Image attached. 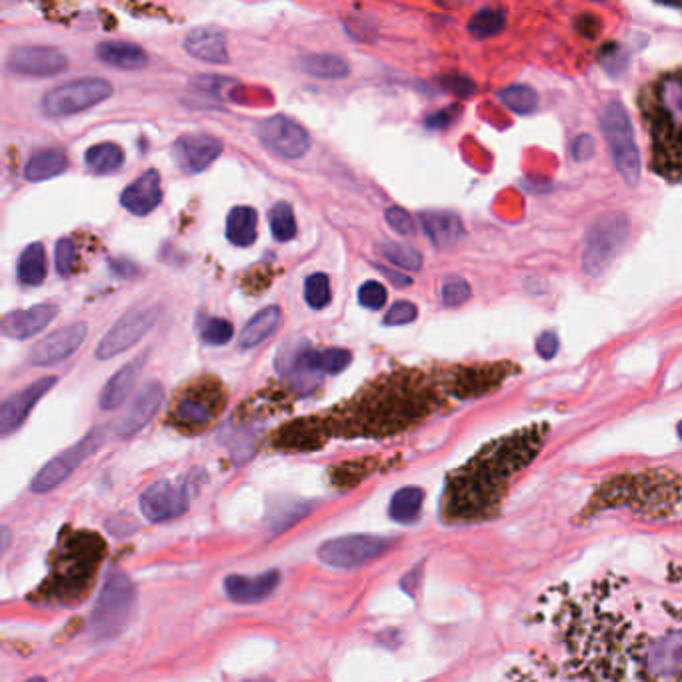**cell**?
Here are the masks:
<instances>
[{
  "label": "cell",
  "instance_id": "ee69618b",
  "mask_svg": "<svg viewBox=\"0 0 682 682\" xmlns=\"http://www.w3.org/2000/svg\"><path fill=\"white\" fill-rule=\"evenodd\" d=\"M386 296V288L376 280H368L358 288V302L370 310H380L386 302Z\"/></svg>",
  "mask_w": 682,
  "mask_h": 682
},
{
  "label": "cell",
  "instance_id": "9a60e30c",
  "mask_svg": "<svg viewBox=\"0 0 682 682\" xmlns=\"http://www.w3.org/2000/svg\"><path fill=\"white\" fill-rule=\"evenodd\" d=\"M258 138L268 150L288 160L304 156L310 148L308 130L296 120L282 114L270 116L264 122H260Z\"/></svg>",
  "mask_w": 682,
  "mask_h": 682
},
{
  "label": "cell",
  "instance_id": "9c48e42d",
  "mask_svg": "<svg viewBox=\"0 0 682 682\" xmlns=\"http://www.w3.org/2000/svg\"><path fill=\"white\" fill-rule=\"evenodd\" d=\"M628 236V222L622 214H606L598 218L586 234L582 264L588 274H600L620 252Z\"/></svg>",
  "mask_w": 682,
  "mask_h": 682
},
{
  "label": "cell",
  "instance_id": "4dcf8cb0",
  "mask_svg": "<svg viewBox=\"0 0 682 682\" xmlns=\"http://www.w3.org/2000/svg\"><path fill=\"white\" fill-rule=\"evenodd\" d=\"M258 214L252 206H234L226 218V238L234 246H250L256 240Z\"/></svg>",
  "mask_w": 682,
  "mask_h": 682
},
{
  "label": "cell",
  "instance_id": "f907efd6",
  "mask_svg": "<svg viewBox=\"0 0 682 682\" xmlns=\"http://www.w3.org/2000/svg\"><path fill=\"white\" fill-rule=\"evenodd\" d=\"M592 152H594V140H592L588 134L578 136L576 142H574V146H572L574 158H576V160H586V158L592 156Z\"/></svg>",
  "mask_w": 682,
  "mask_h": 682
},
{
  "label": "cell",
  "instance_id": "816d5d0a",
  "mask_svg": "<svg viewBox=\"0 0 682 682\" xmlns=\"http://www.w3.org/2000/svg\"><path fill=\"white\" fill-rule=\"evenodd\" d=\"M598 26H600V22H598L592 14H582L580 20H578V30H580L586 38H594Z\"/></svg>",
  "mask_w": 682,
  "mask_h": 682
},
{
  "label": "cell",
  "instance_id": "4316f807",
  "mask_svg": "<svg viewBox=\"0 0 682 682\" xmlns=\"http://www.w3.org/2000/svg\"><path fill=\"white\" fill-rule=\"evenodd\" d=\"M142 364H144V356H136L108 378L98 398V404L102 410H114L126 400L128 392L132 390V386L136 384L140 376Z\"/></svg>",
  "mask_w": 682,
  "mask_h": 682
},
{
  "label": "cell",
  "instance_id": "ab89813d",
  "mask_svg": "<svg viewBox=\"0 0 682 682\" xmlns=\"http://www.w3.org/2000/svg\"><path fill=\"white\" fill-rule=\"evenodd\" d=\"M304 298L306 304L314 310H320L328 306L332 292H330V280L322 272H314L304 280Z\"/></svg>",
  "mask_w": 682,
  "mask_h": 682
},
{
  "label": "cell",
  "instance_id": "f5cc1de1",
  "mask_svg": "<svg viewBox=\"0 0 682 682\" xmlns=\"http://www.w3.org/2000/svg\"><path fill=\"white\" fill-rule=\"evenodd\" d=\"M450 122H452V112H448V110L434 112L432 116L426 118V126L428 128H446Z\"/></svg>",
  "mask_w": 682,
  "mask_h": 682
},
{
  "label": "cell",
  "instance_id": "30bf717a",
  "mask_svg": "<svg viewBox=\"0 0 682 682\" xmlns=\"http://www.w3.org/2000/svg\"><path fill=\"white\" fill-rule=\"evenodd\" d=\"M112 94V84L104 78H80L60 84L44 94L42 110L50 116H68L82 112Z\"/></svg>",
  "mask_w": 682,
  "mask_h": 682
},
{
  "label": "cell",
  "instance_id": "44dd1931",
  "mask_svg": "<svg viewBox=\"0 0 682 682\" xmlns=\"http://www.w3.org/2000/svg\"><path fill=\"white\" fill-rule=\"evenodd\" d=\"M164 400V388L160 382L156 380H150L146 382L138 392L136 396L132 398L128 410L124 412V416L120 418L118 422V436L120 438H130L134 436L136 432H140L158 412L160 404Z\"/></svg>",
  "mask_w": 682,
  "mask_h": 682
},
{
  "label": "cell",
  "instance_id": "680465c9",
  "mask_svg": "<svg viewBox=\"0 0 682 682\" xmlns=\"http://www.w3.org/2000/svg\"><path fill=\"white\" fill-rule=\"evenodd\" d=\"M678 436H680V438H682V422H680V424H678Z\"/></svg>",
  "mask_w": 682,
  "mask_h": 682
},
{
  "label": "cell",
  "instance_id": "5bb4252c",
  "mask_svg": "<svg viewBox=\"0 0 682 682\" xmlns=\"http://www.w3.org/2000/svg\"><path fill=\"white\" fill-rule=\"evenodd\" d=\"M516 370L518 368L508 362L458 366L448 374L446 388H448V394L454 398H460V400L474 398L500 386Z\"/></svg>",
  "mask_w": 682,
  "mask_h": 682
},
{
  "label": "cell",
  "instance_id": "6da1fadb",
  "mask_svg": "<svg viewBox=\"0 0 682 682\" xmlns=\"http://www.w3.org/2000/svg\"><path fill=\"white\" fill-rule=\"evenodd\" d=\"M546 434L548 424L536 422L484 444L446 478L442 518L446 522L490 518L506 494L510 480L536 458Z\"/></svg>",
  "mask_w": 682,
  "mask_h": 682
},
{
  "label": "cell",
  "instance_id": "f6af8a7d",
  "mask_svg": "<svg viewBox=\"0 0 682 682\" xmlns=\"http://www.w3.org/2000/svg\"><path fill=\"white\" fill-rule=\"evenodd\" d=\"M54 260H56V270L60 276H70L74 270V260H76V246L70 238H60L56 242L54 250Z\"/></svg>",
  "mask_w": 682,
  "mask_h": 682
},
{
  "label": "cell",
  "instance_id": "8d00e7d4",
  "mask_svg": "<svg viewBox=\"0 0 682 682\" xmlns=\"http://www.w3.org/2000/svg\"><path fill=\"white\" fill-rule=\"evenodd\" d=\"M498 100L516 114H530L538 106V96L530 86L514 84L498 92Z\"/></svg>",
  "mask_w": 682,
  "mask_h": 682
},
{
  "label": "cell",
  "instance_id": "836d02e7",
  "mask_svg": "<svg viewBox=\"0 0 682 682\" xmlns=\"http://www.w3.org/2000/svg\"><path fill=\"white\" fill-rule=\"evenodd\" d=\"M86 168L94 174H108L124 164V150L114 142H100L86 150Z\"/></svg>",
  "mask_w": 682,
  "mask_h": 682
},
{
  "label": "cell",
  "instance_id": "e575fe53",
  "mask_svg": "<svg viewBox=\"0 0 682 682\" xmlns=\"http://www.w3.org/2000/svg\"><path fill=\"white\" fill-rule=\"evenodd\" d=\"M300 66L304 72L318 78L338 80L348 74L346 60L336 54H306L300 58Z\"/></svg>",
  "mask_w": 682,
  "mask_h": 682
},
{
  "label": "cell",
  "instance_id": "8fae6325",
  "mask_svg": "<svg viewBox=\"0 0 682 682\" xmlns=\"http://www.w3.org/2000/svg\"><path fill=\"white\" fill-rule=\"evenodd\" d=\"M104 442V428H92L78 442L56 454L46 462L30 482L32 492H48L62 484L90 454H94Z\"/></svg>",
  "mask_w": 682,
  "mask_h": 682
},
{
  "label": "cell",
  "instance_id": "83f0119b",
  "mask_svg": "<svg viewBox=\"0 0 682 682\" xmlns=\"http://www.w3.org/2000/svg\"><path fill=\"white\" fill-rule=\"evenodd\" d=\"M96 56L114 68H124V70H138V68H144L148 62L146 52L138 44L124 42V40L100 42L96 46Z\"/></svg>",
  "mask_w": 682,
  "mask_h": 682
},
{
  "label": "cell",
  "instance_id": "4fadbf2b",
  "mask_svg": "<svg viewBox=\"0 0 682 682\" xmlns=\"http://www.w3.org/2000/svg\"><path fill=\"white\" fill-rule=\"evenodd\" d=\"M392 542L374 534H348L326 540L318 548V558L336 568H356L380 556Z\"/></svg>",
  "mask_w": 682,
  "mask_h": 682
},
{
  "label": "cell",
  "instance_id": "7dc6e473",
  "mask_svg": "<svg viewBox=\"0 0 682 682\" xmlns=\"http://www.w3.org/2000/svg\"><path fill=\"white\" fill-rule=\"evenodd\" d=\"M384 218H386V222L390 224V228L396 230L398 234L408 236V234L414 232V220H412V216H410L404 208H400V206H390V208H386Z\"/></svg>",
  "mask_w": 682,
  "mask_h": 682
},
{
  "label": "cell",
  "instance_id": "cb8c5ba5",
  "mask_svg": "<svg viewBox=\"0 0 682 682\" xmlns=\"http://www.w3.org/2000/svg\"><path fill=\"white\" fill-rule=\"evenodd\" d=\"M58 314L56 304H36L24 310H14L2 318V334L16 340H26L42 332Z\"/></svg>",
  "mask_w": 682,
  "mask_h": 682
},
{
  "label": "cell",
  "instance_id": "7bdbcfd3",
  "mask_svg": "<svg viewBox=\"0 0 682 682\" xmlns=\"http://www.w3.org/2000/svg\"><path fill=\"white\" fill-rule=\"evenodd\" d=\"M304 504H306V502H300V500H296V502H284L282 512H278V514L272 516V520H270V530H272L274 534L286 530L292 522H296L302 514L308 512V506H304Z\"/></svg>",
  "mask_w": 682,
  "mask_h": 682
},
{
  "label": "cell",
  "instance_id": "11a10c76",
  "mask_svg": "<svg viewBox=\"0 0 682 682\" xmlns=\"http://www.w3.org/2000/svg\"><path fill=\"white\" fill-rule=\"evenodd\" d=\"M242 682H272L270 678H250V680H242Z\"/></svg>",
  "mask_w": 682,
  "mask_h": 682
},
{
  "label": "cell",
  "instance_id": "7402d4cb",
  "mask_svg": "<svg viewBox=\"0 0 682 682\" xmlns=\"http://www.w3.org/2000/svg\"><path fill=\"white\" fill-rule=\"evenodd\" d=\"M160 200H162V180H160L158 170L154 168L142 172L120 194V204L134 216L150 214L160 204Z\"/></svg>",
  "mask_w": 682,
  "mask_h": 682
},
{
  "label": "cell",
  "instance_id": "74e56055",
  "mask_svg": "<svg viewBox=\"0 0 682 682\" xmlns=\"http://www.w3.org/2000/svg\"><path fill=\"white\" fill-rule=\"evenodd\" d=\"M378 252L388 262H392V264H396V266H400L404 270L416 272L422 266V256L414 248H410L406 244H400V242H390V240L382 242V244H378Z\"/></svg>",
  "mask_w": 682,
  "mask_h": 682
},
{
  "label": "cell",
  "instance_id": "52a82bcc",
  "mask_svg": "<svg viewBox=\"0 0 682 682\" xmlns=\"http://www.w3.org/2000/svg\"><path fill=\"white\" fill-rule=\"evenodd\" d=\"M134 606H136L134 582L122 572L108 576L88 620V634L96 640L114 638L130 622Z\"/></svg>",
  "mask_w": 682,
  "mask_h": 682
},
{
  "label": "cell",
  "instance_id": "db71d44e",
  "mask_svg": "<svg viewBox=\"0 0 682 682\" xmlns=\"http://www.w3.org/2000/svg\"><path fill=\"white\" fill-rule=\"evenodd\" d=\"M380 270H382V274L384 276H388L394 284H398V286H408L412 280L408 278V276H404V274H398V272H392V270H388V268H384V266H378Z\"/></svg>",
  "mask_w": 682,
  "mask_h": 682
},
{
  "label": "cell",
  "instance_id": "681fc988",
  "mask_svg": "<svg viewBox=\"0 0 682 682\" xmlns=\"http://www.w3.org/2000/svg\"><path fill=\"white\" fill-rule=\"evenodd\" d=\"M536 350L542 358H552L558 350V338L554 332H544L538 340H536Z\"/></svg>",
  "mask_w": 682,
  "mask_h": 682
},
{
  "label": "cell",
  "instance_id": "bcb514c9",
  "mask_svg": "<svg viewBox=\"0 0 682 682\" xmlns=\"http://www.w3.org/2000/svg\"><path fill=\"white\" fill-rule=\"evenodd\" d=\"M416 314H418V310H416V306H414L412 302H408V300H398V302H394V304L388 308V312H386V316H384V324H386V326L408 324V322H412V320L416 318Z\"/></svg>",
  "mask_w": 682,
  "mask_h": 682
},
{
  "label": "cell",
  "instance_id": "ac0fdd59",
  "mask_svg": "<svg viewBox=\"0 0 682 682\" xmlns=\"http://www.w3.org/2000/svg\"><path fill=\"white\" fill-rule=\"evenodd\" d=\"M56 380H58L56 376H44L32 384H28L26 388L10 394L2 402V408H0V432H2V436L16 432L24 424L30 410L56 384Z\"/></svg>",
  "mask_w": 682,
  "mask_h": 682
},
{
  "label": "cell",
  "instance_id": "f35d334b",
  "mask_svg": "<svg viewBox=\"0 0 682 682\" xmlns=\"http://www.w3.org/2000/svg\"><path fill=\"white\" fill-rule=\"evenodd\" d=\"M504 26V12L502 10H494V8H482L478 10L470 22H468V30L474 38H486L492 36L496 32H500Z\"/></svg>",
  "mask_w": 682,
  "mask_h": 682
},
{
  "label": "cell",
  "instance_id": "8992f818",
  "mask_svg": "<svg viewBox=\"0 0 682 682\" xmlns=\"http://www.w3.org/2000/svg\"><path fill=\"white\" fill-rule=\"evenodd\" d=\"M226 406V390L218 378L206 376L190 382L174 400L168 422L186 432L198 434L208 428Z\"/></svg>",
  "mask_w": 682,
  "mask_h": 682
},
{
  "label": "cell",
  "instance_id": "d4e9b609",
  "mask_svg": "<svg viewBox=\"0 0 682 682\" xmlns=\"http://www.w3.org/2000/svg\"><path fill=\"white\" fill-rule=\"evenodd\" d=\"M418 218L424 234L436 248L454 246L464 232L460 218L448 210H426L420 212Z\"/></svg>",
  "mask_w": 682,
  "mask_h": 682
},
{
  "label": "cell",
  "instance_id": "ba28073f",
  "mask_svg": "<svg viewBox=\"0 0 682 682\" xmlns=\"http://www.w3.org/2000/svg\"><path fill=\"white\" fill-rule=\"evenodd\" d=\"M602 128L608 140L612 160L626 184H636L640 178V152L634 142V132L624 106L616 100L608 102L602 112Z\"/></svg>",
  "mask_w": 682,
  "mask_h": 682
},
{
  "label": "cell",
  "instance_id": "277c9868",
  "mask_svg": "<svg viewBox=\"0 0 682 682\" xmlns=\"http://www.w3.org/2000/svg\"><path fill=\"white\" fill-rule=\"evenodd\" d=\"M104 552L106 544L96 532L64 526L50 556V572L28 598L44 604L76 602L88 592L94 576L98 574Z\"/></svg>",
  "mask_w": 682,
  "mask_h": 682
},
{
  "label": "cell",
  "instance_id": "6f0895ef",
  "mask_svg": "<svg viewBox=\"0 0 682 682\" xmlns=\"http://www.w3.org/2000/svg\"><path fill=\"white\" fill-rule=\"evenodd\" d=\"M676 578H678V582H682V566L676 568Z\"/></svg>",
  "mask_w": 682,
  "mask_h": 682
},
{
  "label": "cell",
  "instance_id": "7c38bea8",
  "mask_svg": "<svg viewBox=\"0 0 682 682\" xmlns=\"http://www.w3.org/2000/svg\"><path fill=\"white\" fill-rule=\"evenodd\" d=\"M156 316H158L156 304H138L130 308L128 312H124L98 342L96 352H94L96 358L108 360L132 348L152 328V324L156 322Z\"/></svg>",
  "mask_w": 682,
  "mask_h": 682
},
{
  "label": "cell",
  "instance_id": "d6a6232c",
  "mask_svg": "<svg viewBox=\"0 0 682 682\" xmlns=\"http://www.w3.org/2000/svg\"><path fill=\"white\" fill-rule=\"evenodd\" d=\"M18 280L28 286H36L46 278V252L42 242L26 246L18 258Z\"/></svg>",
  "mask_w": 682,
  "mask_h": 682
},
{
  "label": "cell",
  "instance_id": "3957f363",
  "mask_svg": "<svg viewBox=\"0 0 682 682\" xmlns=\"http://www.w3.org/2000/svg\"><path fill=\"white\" fill-rule=\"evenodd\" d=\"M640 118L652 140V168L666 180H682V68L646 84L638 96Z\"/></svg>",
  "mask_w": 682,
  "mask_h": 682
},
{
  "label": "cell",
  "instance_id": "d590c367",
  "mask_svg": "<svg viewBox=\"0 0 682 682\" xmlns=\"http://www.w3.org/2000/svg\"><path fill=\"white\" fill-rule=\"evenodd\" d=\"M270 232L278 242H288L296 236V218L288 202H276L268 212Z\"/></svg>",
  "mask_w": 682,
  "mask_h": 682
},
{
  "label": "cell",
  "instance_id": "ffe728a7",
  "mask_svg": "<svg viewBox=\"0 0 682 682\" xmlns=\"http://www.w3.org/2000/svg\"><path fill=\"white\" fill-rule=\"evenodd\" d=\"M172 152H174L178 166L184 172L196 174L208 168L220 156L222 142L210 134L192 132V134H182L180 138H176Z\"/></svg>",
  "mask_w": 682,
  "mask_h": 682
},
{
  "label": "cell",
  "instance_id": "f1b7e54d",
  "mask_svg": "<svg viewBox=\"0 0 682 682\" xmlns=\"http://www.w3.org/2000/svg\"><path fill=\"white\" fill-rule=\"evenodd\" d=\"M282 312L278 306H266L258 314H254L246 326L240 330L238 336V346L240 348H254L262 344L266 338H270L278 326H280Z\"/></svg>",
  "mask_w": 682,
  "mask_h": 682
},
{
  "label": "cell",
  "instance_id": "d6986e66",
  "mask_svg": "<svg viewBox=\"0 0 682 682\" xmlns=\"http://www.w3.org/2000/svg\"><path fill=\"white\" fill-rule=\"evenodd\" d=\"M66 66L68 58L52 46H22L8 56V68L24 76H56Z\"/></svg>",
  "mask_w": 682,
  "mask_h": 682
},
{
  "label": "cell",
  "instance_id": "484cf974",
  "mask_svg": "<svg viewBox=\"0 0 682 682\" xmlns=\"http://www.w3.org/2000/svg\"><path fill=\"white\" fill-rule=\"evenodd\" d=\"M184 50L204 62L226 64L228 62V48L224 32L216 28H194L184 38Z\"/></svg>",
  "mask_w": 682,
  "mask_h": 682
},
{
  "label": "cell",
  "instance_id": "e0dca14e",
  "mask_svg": "<svg viewBox=\"0 0 682 682\" xmlns=\"http://www.w3.org/2000/svg\"><path fill=\"white\" fill-rule=\"evenodd\" d=\"M86 338V324L74 322L70 326L58 328L48 336L40 338L30 350V362L34 366H50L56 364L76 352V348Z\"/></svg>",
  "mask_w": 682,
  "mask_h": 682
},
{
  "label": "cell",
  "instance_id": "2e32d148",
  "mask_svg": "<svg viewBox=\"0 0 682 682\" xmlns=\"http://www.w3.org/2000/svg\"><path fill=\"white\" fill-rule=\"evenodd\" d=\"M190 506V494L184 484L156 480L140 496L142 514L152 522H166L182 516Z\"/></svg>",
  "mask_w": 682,
  "mask_h": 682
},
{
  "label": "cell",
  "instance_id": "b9f144b4",
  "mask_svg": "<svg viewBox=\"0 0 682 682\" xmlns=\"http://www.w3.org/2000/svg\"><path fill=\"white\" fill-rule=\"evenodd\" d=\"M234 336V326L224 318H208L202 326V340L210 346H222Z\"/></svg>",
  "mask_w": 682,
  "mask_h": 682
},
{
  "label": "cell",
  "instance_id": "c3c4849f",
  "mask_svg": "<svg viewBox=\"0 0 682 682\" xmlns=\"http://www.w3.org/2000/svg\"><path fill=\"white\" fill-rule=\"evenodd\" d=\"M442 84H444L450 92H454V94H458V96H462V98L470 96V94L476 90L474 84H472L468 78H462V76H446V78L442 80Z\"/></svg>",
  "mask_w": 682,
  "mask_h": 682
},
{
  "label": "cell",
  "instance_id": "f546056e",
  "mask_svg": "<svg viewBox=\"0 0 682 682\" xmlns=\"http://www.w3.org/2000/svg\"><path fill=\"white\" fill-rule=\"evenodd\" d=\"M68 168V156L60 148H42L32 152L24 166V178L30 182H42L58 176Z\"/></svg>",
  "mask_w": 682,
  "mask_h": 682
},
{
  "label": "cell",
  "instance_id": "1f68e13d",
  "mask_svg": "<svg viewBox=\"0 0 682 682\" xmlns=\"http://www.w3.org/2000/svg\"><path fill=\"white\" fill-rule=\"evenodd\" d=\"M422 502H424V490L420 486H402L390 498L388 514L394 522L410 524L420 516Z\"/></svg>",
  "mask_w": 682,
  "mask_h": 682
},
{
  "label": "cell",
  "instance_id": "603a6c76",
  "mask_svg": "<svg viewBox=\"0 0 682 682\" xmlns=\"http://www.w3.org/2000/svg\"><path fill=\"white\" fill-rule=\"evenodd\" d=\"M280 584V572L278 570H266L258 576H240L230 574L224 580V592L232 602L240 604H252L262 602L268 598Z\"/></svg>",
  "mask_w": 682,
  "mask_h": 682
},
{
  "label": "cell",
  "instance_id": "60d3db41",
  "mask_svg": "<svg viewBox=\"0 0 682 682\" xmlns=\"http://www.w3.org/2000/svg\"><path fill=\"white\" fill-rule=\"evenodd\" d=\"M442 304L448 308L460 306L470 298V284L460 276H446L442 282Z\"/></svg>",
  "mask_w": 682,
  "mask_h": 682
},
{
  "label": "cell",
  "instance_id": "5b68a950",
  "mask_svg": "<svg viewBox=\"0 0 682 682\" xmlns=\"http://www.w3.org/2000/svg\"><path fill=\"white\" fill-rule=\"evenodd\" d=\"M592 504L596 508L624 506L648 516H672L682 512V476L662 468L614 476L596 490Z\"/></svg>",
  "mask_w": 682,
  "mask_h": 682
},
{
  "label": "cell",
  "instance_id": "7a4b0ae2",
  "mask_svg": "<svg viewBox=\"0 0 682 682\" xmlns=\"http://www.w3.org/2000/svg\"><path fill=\"white\" fill-rule=\"evenodd\" d=\"M440 400V386L432 376L418 368H400L366 384L322 422L328 436H390L422 422Z\"/></svg>",
  "mask_w": 682,
  "mask_h": 682
},
{
  "label": "cell",
  "instance_id": "9f6ffc18",
  "mask_svg": "<svg viewBox=\"0 0 682 682\" xmlns=\"http://www.w3.org/2000/svg\"><path fill=\"white\" fill-rule=\"evenodd\" d=\"M24 682H46L42 676H34V678H28V680H24Z\"/></svg>",
  "mask_w": 682,
  "mask_h": 682
}]
</instances>
